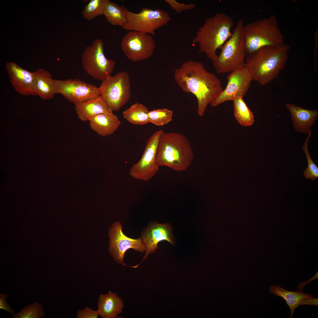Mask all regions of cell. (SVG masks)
<instances>
[{
    "instance_id": "6da1fadb",
    "label": "cell",
    "mask_w": 318,
    "mask_h": 318,
    "mask_svg": "<svg viewBox=\"0 0 318 318\" xmlns=\"http://www.w3.org/2000/svg\"><path fill=\"white\" fill-rule=\"evenodd\" d=\"M175 79L184 92L191 93L197 101V113L203 116L208 105L222 92L221 81L202 63L189 60L175 71Z\"/></svg>"
},
{
    "instance_id": "7a4b0ae2",
    "label": "cell",
    "mask_w": 318,
    "mask_h": 318,
    "mask_svg": "<svg viewBox=\"0 0 318 318\" xmlns=\"http://www.w3.org/2000/svg\"><path fill=\"white\" fill-rule=\"evenodd\" d=\"M291 48L284 42L264 47L247 55L245 67L250 72L253 80L264 86L276 78L286 66Z\"/></svg>"
},
{
    "instance_id": "3957f363",
    "label": "cell",
    "mask_w": 318,
    "mask_h": 318,
    "mask_svg": "<svg viewBox=\"0 0 318 318\" xmlns=\"http://www.w3.org/2000/svg\"><path fill=\"white\" fill-rule=\"evenodd\" d=\"M194 156L191 143L185 135L175 132L163 131L156 156L159 166H165L176 171H184L191 165Z\"/></svg>"
},
{
    "instance_id": "277c9868",
    "label": "cell",
    "mask_w": 318,
    "mask_h": 318,
    "mask_svg": "<svg viewBox=\"0 0 318 318\" xmlns=\"http://www.w3.org/2000/svg\"><path fill=\"white\" fill-rule=\"evenodd\" d=\"M234 25L231 16L223 13H217L206 18L198 29L192 43L198 44V51L205 54L212 61L216 57V51L221 49L231 36Z\"/></svg>"
},
{
    "instance_id": "5b68a950",
    "label": "cell",
    "mask_w": 318,
    "mask_h": 318,
    "mask_svg": "<svg viewBox=\"0 0 318 318\" xmlns=\"http://www.w3.org/2000/svg\"><path fill=\"white\" fill-rule=\"evenodd\" d=\"M243 30L247 55L264 47L284 42L277 18L274 15L244 25Z\"/></svg>"
},
{
    "instance_id": "8992f818",
    "label": "cell",
    "mask_w": 318,
    "mask_h": 318,
    "mask_svg": "<svg viewBox=\"0 0 318 318\" xmlns=\"http://www.w3.org/2000/svg\"><path fill=\"white\" fill-rule=\"evenodd\" d=\"M244 26V20H239L231 36L220 49V54L212 61L218 74L231 72L245 66L247 55L243 30Z\"/></svg>"
},
{
    "instance_id": "52a82bcc",
    "label": "cell",
    "mask_w": 318,
    "mask_h": 318,
    "mask_svg": "<svg viewBox=\"0 0 318 318\" xmlns=\"http://www.w3.org/2000/svg\"><path fill=\"white\" fill-rule=\"evenodd\" d=\"M127 19V23L122 28L129 31H136L151 35H155V31L167 24L171 17L167 11L160 9L153 10L142 8L139 12L135 13L121 6Z\"/></svg>"
},
{
    "instance_id": "ba28073f",
    "label": "cell",
    "mask_w": 318,
    "mask_h": 318,
    "mask_svg": "<svg viewBox=\"0 0 318 318\" xmlns=\"http://www.w3.org/2000/svg\"><path fill=\"white\" fill-rule=\"evenodd\" d=\"M98 87L100 96L113 111H118L125 105L131 97L130 76L126 72L110 76L102 81Z\"/></svg>"
},
{
    "instance_id": "9c48e42d",
    "label": "cell",
    "mask_w": 318,
    "mask_h": 318,
    "mask_svg": "<svg viewBox=\"0 0 318 318\" xmlns=\"http://www.w3.org/2000/svg\"><path fill=\"white\" fill-rule=\"evenodd\" d=\"M81 60L86 73L94 79L101 81L110 76L115 64L114 61L105 56L104 42L100 39H95L85 48Z\"/></svg>"
},
{
    "instance_id": "30bf717a",
    "label": "cell",
    "mask_w": 318,
    "mask_h": 318,
    "mask_svg": "<svg viewBox=\"0 0 318 318\" xmlns=\"http://www.w3.org/2000/svg\"><path fill=\"white\" fill-rule=\"evenodd\" d=\"M121 49L127 58L133 62L146 60L153 55L155 47L152 35L136 31H129L123 36Z\"/></svg>"
},
{
    "instance_id": "8fae6325",
    "label": "cell",
    "mask_w": 318,
    "mask_h": 318,
    "mask_svg": "<svg viewBox=\"0 0 318 318\" xmlns=\"http://www.w3.org/2000/svg\"><path fill=\"white\" fill-rule=\"evenodd\" d=\"M163 131H156L148 140L141 159L130 169L129 174L132 178L147 181L158 171L159 166L156 162V156L159 138Z\"/></svg>"
},
{
    "instance_id": "7c38bea8",
    "label": "cell",
    "mask_w": 318,
    "mask_h": 318,
    "mask_svg": "<svg viewBox=\"0 0 318 318\" xmlns=\"http://www.w3.org/2000/svg\"><path fill=\"white\" fill-rule=\"evenodd\" d=\"M225 88L211 103L216 107L228 101L234 100L245 95L249 89L253 79L249 70L245 66L231 72L227 76Z\"/></svg>"
},
{
    "instance_id": "4fadbf2b",
    "label": "cell",
    "mask_w": 318,
    "mask_h": 318,
    "mask_svg": "<svg viewBox=\"0 0 318 318\" xmlns=\"http://www.w3.org/2000/svg\"><path fill=\"white\" fill-rule=\"evenodd\" d=\"M55 94H62L75 104L100 96L98 87L79 79L53 80Z\"/></svg>"
},
{
    "instance_id": "5bb4252c",
    "label": "cell",
    "mask_w": 318,
    "mask_h": 318,
    "mask_svg": "<svg viewBox=\"0 0 318 318\" xmlns=\"http://www.w3.org/2000/svg\"><path fill=\"white\" fill-rule=\"evenodd\" d=\"M110 239L109 251L114 260L117 263L130 267L125 264L124 258L126 251L130 249L141 253L145 251L141 238L137 239L127 237L123 233L120 223H115L109 229Z\"/></svg>"
},
{
    "instance_id": "9a60e30c",
    "label": "cell",
    "mask_w": 318,
    "mask_h": 318,
    "mask_svg": "<svg viewBox=\"0 0 318 318\" xmlns=\"http://www.w3.org/2000/svg\"><path fill=\"white\" fill-rule=\"evenodd\" d=\"M145 247V253L140 263L146 259L148 255L158 249L160 241H166L171 245L175 244L172 227L168 223L157 222L150 223L142 234L141 237Z\"/></svg>"
},
{
    "instance_id": "2e32d148",
    "label": "cell",
    "mask_w": 318,
    "mask_h": 318,
    "mask_svg": "<svg viewBox=\"0 0 318 318\" xmlns=\"http://www.w3.org/2000/svg\"><path fill=\"white\" fill-rule=\"evenodd\" d=\"M6 67L11 84L17 92L24 96H37L34 91L33 72L12 62L7 63Z\"/></svg>"
},
{
    "instance_id": "e0dca14e",
    "label": "cell",
    "mask_w": 318,
    "mask_h": 318,
    "mask_svg": "<svg viewBox=\"0 0 318 318\" xmlns=\"http://www.w3.org/2000/svg\"><path fill=\"white\" fill-rule=\"evenodd\" d=\"M286 106L289 111L295 130L308 134L318 117V110L305 109L290 103H286Z\"/></svg>"
},
{
    "instance_id": "ac0fdd59",
    "label": "cell",
    "mask_w": 318,
    "mask_h": 318,
    "mask_svg": "<svg viewBox=\"0 0 318 318\" xmlns=\"http://www.w3.org/2000/svg\"><path fill=\"white\" fill-rule=\"evenodd\" d=\"M109 108L89 120L92 129L98 135L103 137L112 134L118 129L121 122L117 116Z\"/></svg>"
},
{
    "instance_id": "d6986e66",
    "label": "cell",
    "mask_w": 318,
    "mask_h": 318,
    "mask_svg": "<svg viewBox=\"0 0 318 318\" xmlns=\"http://www.w3.org/2000/svg\"><path fill=\"white\" fill-rule=\"evenodd\" d=\"M97 306V310L102 318H117L122 312L124 302L117 294L110 291L99 295Z\"/></svg>"
},
{
    "instance_id": "ffe728a7",
    "label": "cell",
    "mask_w": 318,
    "mask_h": 318,
    "mask_svg": "<svg viewBox=\"0 0 318 318\" xmlns=\"http://www.w3.org/2000/svg\"><path fill=\"white\" fill-rule=\"evenodd\" d=\"M79 119L86 121L93 117L107 111L109 108L102 97L98 96L74 104Z\"/></svg>"
},
{
    "instance_id": "44dd1931",
    "label": "cell",
    "mask_w": 318,
    "mask_h": 318,
    "mask_svg": "<svg viewBox=\"0 0 318 318\" xmlns=\"http://www.w3.org/2000/svg\"><path fill=\"white\" fill-rule=\"evenodd\" d=\"M34 91L37 96L44 100L53 98L54 96L53 79L51 74L43 69L33 72Z\"/></svg>"
},
{
    "instance_id": "7402d4cb",
    "label": "cell",
    "mask_w": 318,
    "mask_h": 318,
    "mask_svg": "<svg viewBox=\"0 0 318 318\" xmlns=\"http://www.w3.org/2000/svg\"><path fill=\"white\" fill-rule=\"evenodd\" d=\"M269 292L271 294L282 298L286 302L290 311V318H292L295 309L300 306L302 300L305 298L313 297L311 294H307L302 292H292L285 289L277 284L272 285L269 288Z\"/></svg>"
},
{
    "instance_id": "603a6c76",
    "label": "cell",
    "mask_w": 318,
    "mask_h": 318,
    "mask_svg": "<svg viewBox=\"0 0 318 318\" xmlns=\"http://www.w3.org/2000/svg\"><path fill=\"white\" fill-rule=\"evenodd\" d=\"M149 111L144 105L136 102L124 111V118L132 124L143 125L149 123L148 114Z\"/></svg>"
},
{
    "instance_id": "cb8c5ba5",
    "label": "cell",
    "mask_w": 318,
    "mask_h": 318,
    "mask_svg": "<svg viewBox=\"0 0 318 318\" xmlns=\"http://www.w3.org/2000/svg\"><path fill=\"white\" fill-rule=\"evenodd\" d=\"M233 106L234 116L241 125L247 127L253 125L255 121L254 114L244 102L243 97L233 101Z\"/></svg>"
},
{
    "instance_id": "d4e9b609",
    "label": "cell",
    "mask_w": 318,
    "mask_h": 318,
    "mask_svg": "<svg viewBox=\"0 0 318 318\" xmlns=\"http://www.w3.org/2000/svg\"><path fill=\"white\" fill-rule=\"evenodd\" d=\"M103 15L107 21L114 26L122 27L127 22L126 14L122 6L110 0L105 8Z\"/></svg>"
},
{
    "instance_id": "484cf974",
    "label": "cell",
    "mask_w": 318,
    "mask_h": 318,
    "mask_svg": "<svg viewBox=\"0 0 318 318\" xmlns=\"http://www.w3.org/2000/svg\"><path fill=\"white\" fill-rule=\"evenodd\" d=\"M109 0H90L84 7L81 13L86 19L92 20L96 17L103 15Z\"/></svg>"
},
{
    "instance_id": "4316f807",
    "label": "cell",
    "mask_w": 318,
    "mask_h": 318,
    "mask_svg": "<svg viewBox=\"0 0 318 318\" xmlns=\"http://www.w3.org/2000/svg\"><path fill=\"white\" fill-rule=\"evenodd\" d=\"M173 112L167 108L155 109L149 111L148 117L149 122L158 126L166 125L172 120Z\"/></svg>"
},
{
    "instance_id": "83f0119b",
    "label": "cell",
    "mask_w": 318,
    "mask_h": 318,
    "mask_svg": "<svg viewBox=\"0 0 318 318\" xmlns=\"http://www.w3.org/2000/svg\"><path fill=\"white\" fill-rule=\"evenodd\" d=\"M312 130L308 134L306 140L302 145V149L305 154L308 163V166L303 172L306 178L313 181L318 178V167L312 160L308 149V144L311 136Z\"/></svg>"
},
{
    "instance_id": "f1b7e54d",
    "label": "cell",
    "mask_w": 318,
    "mask_h": 318,
    "mask_svg": "<svg viewBox=\"0 0 318 318\" xmlns=\"http://www.w3.org/2000/svg\"><path fill=\"white\" fill-rule=\"evenodd\" d=\"M45 315L44 308L38 303L35 302L23 308L19 312L15 313L12 318H40Z\"/></svg>"
},
{
    "instance_id": "f546056e",
    "label": "cell",
    "mask_w": 318,
    "mask_h": 318,
    "mask_svg": "<svg viewBox=\"0 0 318 318\" xmlns=\"http://www.w3.org/2000/svg\"><path fill=\"white\" fill-rule=\"evenodd\" d=\"M165 2L170 6L171 9L180 13L186 11H189L195 8L196 5L193 3L185 4L179 3L175 0H165Z\"/></svg>"
},
{
    "instance_id": "4dcf8cb0",
    "label": "cell",
    "mask_w": 318,
    "mask_h": 318,
    "mask_svg": "<svg viewBox=\"0 0 318 318\" xmlns=\"http://www.w3.org/2000/svg\"><path fill=\"white\" fill-rule=\"evenodd\" d=\"M99 315L97 310H94L88 307H85L82 310L77 311L76 317L77 318H97Z\"/></svg>"
},
{
    "instance_id": "1f68e13d",
    "label": "cell",
    "mask_w": 318,
    "mask_h": 318,
    "mask_svg": "<svg viewBox=\"0 0 318 318\" xmlns=\"http://www.w3.org/2000/svg\"><path fill=\"white\" fill-rule=\"evenodd\" d=\"M9 295L7 293L0 294V309H3L13 314H15V310L7 303L6 299Z\"/></svg>"
},
{
    "instance_id": "d6a6232c",
    "label": "cell",
    "mask_w": 318,
    "mask_h": 318,
    "mask_svg": "<svg viewBox=\"0 0 318 318\" xmlns=\"http://www.w3.org/2000/svg\"><path fill=\"white\" fill-rule=\"evenodd\" d=\"M308 305L318 306V299L313 297L305 298L302 300L300 305Z\"/></svg>"
},
{
    "instance_id": "836d02e7",
    "label": "cell",
    "mask_w": 318,
    "mask_h": 318,
    "mask_svg": "<svg viewBox=\"0 0 318 318\" xmlns=\"http://www.w3.org/2000/svg\"><path fill=\"white\" fill-rule=\"evenodd\" d=\"M318 271L316 273L315 275L311 279H309L308 281L306 282H302L299 283V285L298 286L297 290L301 289V292H302L303 288L308 283L311 282V281L316 279H318Z\"/></svg>"
}]
</instances>
